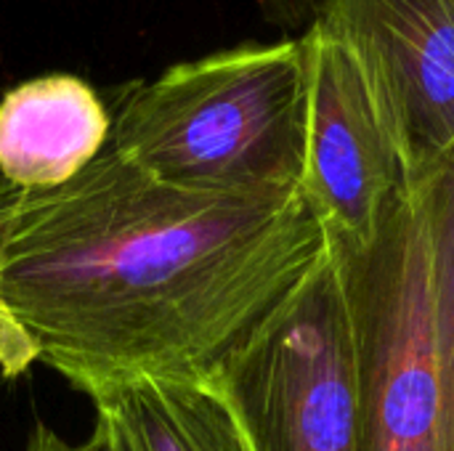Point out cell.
Returning a JSON list of instances; mask_svg holds the SVG:
<instances>
[{"mask_svg": "<svg viewBox=\"0 0 454 451\" xmlns=\"http://www.w3.org/2000/svg\"><path fill=\"white\" fill-rule=\"evenodd\" d=\"M333 253L303 194H192L112 146L56 189L0 178V375L205 380Z\"/></svg>", "mask_w": 454, "mask_h": 451, "instance_id": "6da1fadb", "label": "cell"}, {"mask_svg": "<svg viewBox=\"0 0 454 451\" xmlns=\"http://www.w3.org/2000/svg\"><path fill=\"white\" fill-rule=\"evenodd\" d=\"M109 146L181 191L226 199L301 194L309 133L303 37L247 43L130 82Z\"/></svg>", "mask_w": 454, "mask_h": 451, "instance_id": "7a4b0ae2", "label": "cell"}, {"mask_svg": "<svg viewBox=\"0 0 454 451\" xmlns=\"http://www.w3.org/2000/svg\"><path fill=\"white\" fill-rule=\"evenodd\" d=\"M364 364L362 279L333 253L210 377L255 451H362Z\"/></svg>", "mask_w": 454, "mask_h": 451, "instance_id": "3957f363", "label": "cell"}, {"mask_svg": "<svg viewBox=\"0 0 454 451\" xmlns=\"http://www.w3.org/2000/svg\"><path fill=\"white\" fill-rule=\"evenodd\" d=\"M309 133L301 194L335 253L364 268L415 191L399 133L356 53L325 24L303 35Z\"/></svg>", "mask_w": 454, "mask_h": 451, "instance_id": "277c9868", "label": "cell"}, {"mask_svg": "<svg viewBox=\"0 0 454 451\" xmlns=\"http://www.w3.org/2000/svg\"><path fill=\"white\" fill-rule=\"evenodd\" d=\"M356 271L367 324L362 451H442L426 181L407 197L372 260Z\"/></svg>", "mask_w": 454, "mask_h": 451, "instance_id": "5b68a950", "label": "cell"}, {"mask_svg": "<svg viewBox=\"0 0 454 451\" xmlns=\"http://www.w3.org/2000/svg\"><path fill=\"white\" fill-rule=\"evenodd\" d=\"M364 66L415 186L454 152V0H335L319 21Z\"/></svg>", "mask_w": 454, "mask_h": 451, "instance_id": "8992f818", "label": "cell"}, {"mask_svg": "<svg viewBox=\"0 0 454 451\" xmlns=\"http://www.w3.org/2000/svg\"><path fill=\"white\" fill-rule=\"evenodd\" d=\"M109 133L112 112L82 77H32L0 98V178L56 189L109 146Z\"/></svg>", "mask_w": 454, "mask_h": 451, "instance_id": "52a82bcc", "label": "cell"}, {"mask_svg": "<svg viewBox=\"0 0 454 451\" xmlns=\"http://www.w3.org/2000/svg\"><path fill=\"white\" fill-rule=\"evenodd\" d=\"M109 451H255L223 391L205 380H128L85 393Z\"/></svg>", "mask_w": 454, "mask_h": 451, "instance_id": "ba28073f", "label": "cell"}, {"mask_svg": "<svg viewBox=\"0 0 454 451\" xmlns=\"http://www.w3.org/2000/svg\"><path fill=\"white\" fill-rule=\"evenodd\" d=\"M434 242V340L442 451H454V152L426 178Z\"/></svg>", "mask_w": 454, "mask_h": 451, "instance_id": "9c48e42d", "label": "cell"}, {"mask_svg": "<svg viewBox=\"0 0 454 451\" xmlns=\"http://www.w3.org/2000/svg\"><path fill=\"white\" fill-rule=\"evenodd\" d=\"M335 0H255L261 16L287 37H303L333 8Z\"/></svg>", "mask_w": 454, "mask_h": 451, "instance_id": "30bf717a", "label": "cell"}, {"mask_svg": "<svg viewBox=\"0 0 454 451\" xmlns=\"http://www.w3.org/2000/svg\"><path fill=\"white\" fill-rule=\"evenodd\" d=\"M21 451H109L96 436H90L88 441H67L64 436H59L53 428H48L45 423H35V428L29 431L24 449Z\"/></svg>", "mask_w": 454, "mask_h": 451, "instance_id": "8fae6325", "label": "cell"}]
</instances>
